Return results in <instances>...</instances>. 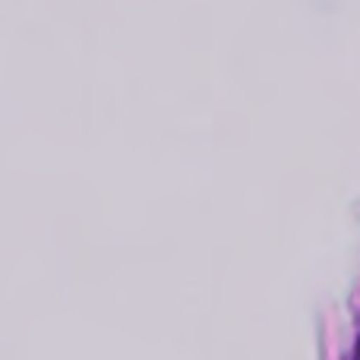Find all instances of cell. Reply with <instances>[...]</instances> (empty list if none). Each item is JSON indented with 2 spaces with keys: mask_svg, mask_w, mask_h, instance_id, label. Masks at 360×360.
<instances>
[]
</instances>
